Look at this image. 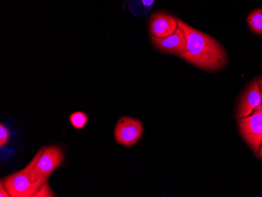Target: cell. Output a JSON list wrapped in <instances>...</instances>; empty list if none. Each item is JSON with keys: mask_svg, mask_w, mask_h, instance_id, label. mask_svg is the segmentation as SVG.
Returning <instances> with one entry per match:
<instances>
[{"mask_svg": "<svg viewBox=\"0 0 262 197\" xmlns=\"http://www.w3.org/2000/svg\"><path fill=\"white\" fill-rule=\"evenodd\" d=\"M177 20L187 38V51L179 57L204 71H220L227 66V52L219 41L178 17Z\"/></svg>", "mask_w": 262, "mask_h": 197, "instance_id": "obj_1", "label": "cell"}, {"mask_svg": "<svg viewBox=\"0 0 262 197\" xmlns=\"http://www.w3.org/2000/svg\"><path fill=\"white\" fill-rule=\"evenodd\" d=\"M1 181L10 197H34L41 186L48 182L37 176L29 164Z\"/></svg>", "mask_w": 262, "mask_h": 197, "instance_id": "obj_2", "label": "cell"}, {"mask_svg": "<svg viewBox=\"0 0 262 197\" xmlns=\"http://www.w3.org/2000/svg\"><path fill=\"white\" fill-rule=\"evenodd\" d=\"M64 161L62 149L56 145L43 147L36 152L29 165L37 176L48 181L53 172Z\"/></svg>", "mask_w": 262, "mask_h": 197, "instance_id": "obj_3", "label": "cell"}, {"mask_svg": "<svg viewBox=\"0 0 262 197\" xmlns=\"http://www.w3.org/2000/svg\"><path fill=\"white\" fill-rule=\"evenodd\" d=\"M143 132L144 126L139 120L130 117H123L116 123L115 139L123 146H133L139 142Z\"/></svg>", "mask_w": 262, "mask_h": 197, "instance_id": "obj_4", "label": "cell"}, {"mask_svg": "<svg viewBox=\"0 0 262 197\" xmlns=\"http://www.w3.org/2000/svg\"><path fill=\"white\" fill-rule=\"evenodd\" d=\"M237 120L244 142L256 154L262 145L261 115L254 112L251 116Z\"/></svg>", "mask_w": 262, "mask_h": 197, "instance_id": "obj_5", "label": "cell"}, {"mask_svg": "<svg viewBox=\"0 0 262 197\" xmlns=\"http://www.w3.org/2000/svg\"><path fill=\"white\" fill-rule=\"evenodd\" d=\"M262 93L257 79H253L244 90L236 107V119L251 116L261 104Z\"/></svg>", "mask_w": 262, "mask_h": 197, "instance_id": "obj_6", "label": "cell"}, {"mask_svg": "<svg viewBox=\"0 0 262 197\" xmlns=\"http://www.w3.org/2000/svg\"><path fill=\"white\" fill-rule=\"evenodd\" d=\"M151 39L156 48L161 52L180 57L187 51L186 35L179 26L177 30L167 37L157 38L151 36Z\"/></svg>", "mask_w": 262, "mask_h": 197, "instance_id": "obj_7", "label": "cell"}, {"mask_svg": "<svg viewBox=\"0 0 262 197\" xmlns=\"http://www.w3.org/2000/svg\"><path fill=\"white\" fill-rule=\"evenodd\" d=\"M178 28L177 17L163 11L155 13L149 20L150 33L155 37H167L172 35Z\"/></svg>", "mask_w": 262, "mask_h": 197, "instance_id": "obj_8", "label": "cell"}, {"mask_svg": "<svg viewBox=\"0 0 262 197\" xmlns=\"http://www.w3.org/2000/svg\"><path fill=\"white\" fill-rule=\"evenodd\" d=\"M247 24L254 33L262 36V8L256 9L247 17Z\"/></svg>", "mask_w": 262, "mask_h": 197, "instance_id": "obj_9", "label": "cell"}, {"mask_svg": "<svg viewBox=\"0 0 262 197\" xmlns=\"http://www.w3.org/2000/svg\"><path fill=\"white\" fill-rule=\"evenodd\" d=\"M88 120H89V117H88V114L80 111L75 112V113H72L69 117L71 124L77 130L84 128L85 126L88 124Z\"/></svg>", "mask_w": 262, "mask_h": 197, "instance_id": "obj_10", "label": "cell"}, {"mask_svg": "<svg viewBox=\"0 0 262 197\" xmlns=\"http://www.w3.org/2000/svg\"><path fill=\"white\" fill-rule=\"evenodd\" d=\"M10 133L5 125L0 124V147L5 146L10 140Z\"/></svg>", "mask_w": 262, "mask_h": 197, "instance_id": "obj_11", "label": "cell"}, {"mask_svg": "<svg viewBox=\"0 0 262 197\" xmlns=\"http://www.w3.org/2000/svg\"><path fill=\"white\" fill-rule=\"evenodd\" d=\"M52 197L54 196V192L51 191L48 182H46L45 184L41 186L40 189L38 190V192L35 193L34 197Z\"/></svg>", "mask_w": 262, "mask_h": 197, "instance_id": "obj_12", "label": "cell"}, {"mask_svg": "<svg viewBox=\"0 0 262 197\" xmlns=\"http://www.w3.org/2000/svg\"><path fill=\"white\" fill-rule=\"evenodd\" d=\"M0 196L10 197V195H9L8 192H7V189H6L2 181L0 182Z\"/></svg>", "mask_w": 262, "mask_h": 197, "instance_id": "obj_13", "label": "cell"}, {"mask_svg": "<svg viewBox=\"0 0 262 197\" xmlns=\"http://www.w3.org/2000/svg\"><path fill=\"white\" fill-rule=\"evenodd\" d=\"M256 157L262 160V145L259 148L258 151L255 154Z\"/></svg>", "mask_w": 262, "mask_h": 197, "instance_id": "obj_14", "label": "cell"}, {"mask_svg": "<svg viewBox=\"0 0 262 197\" xmlns=\"http://www.w3.org/2000/svg\"><path fill=\"white\" fill-rule=\"evenodd\" d=\"M254 112H255V113H259V114L261 115L262 116V101L261 104H260V106H259L258 108H257V110H256Z\"/></svg>", "mask_w": 262, "mask_h": 197, "instance_id": "obj_15", "label": "cell"}, {"mask_svg": "<svg viewBox=\"0 0 262 197\" xmlns=\"http://www.w3.org/2000/svg\"><path fill=\"white\" fill-rule=\"evenodd\" d=\"M257 82H258L259 86H260V91L262 93V76L257 78Z\"/></svg>", "mask_w": 262, "mask_h": 197, "instance_id": "obj_16", "label": "cell"}]
</instances>
